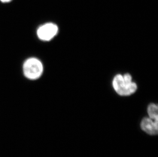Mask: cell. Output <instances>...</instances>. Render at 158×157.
Returning a JSON list of instances; mask_svg holds the SVG:
<instances>
[{
    "instance_id": "1",
    "label": "cell",
    "mask_w": 158,
    "mask_h": 157,
    "mask_svg": "<svg viewBox=\"0 0 158 157\" xmlns=\"http://www.w3.org/2000/svg\"><path fill=\"white\" fill-rule=\"evenodd\" d=\"M113 86L115 91L121 96H128L134 94L137 89V85L132 81L131 74H117L113 81Z\"/></svg>"
},
{
    "instance_id": "2",
    "label": "cell",
    "mask_w": 158,
    "mask_h": 157,
    "mask_svg": "<svg viewBox=\"0 0 158 157\" xmlns=\"http://www.w3.org/2000/svg\"><path fill=\"white\" fill-rule=\"evenodd\" d=\"M43 65L37 58L27 59L23 65V72L26 77L30 80H36L42 76L43 73Z\"/></svg>"
},
{
    "instance_id": "3",
    "label": "cell",
    "mask_w": 158,
    "mask_h": 157,
    "mask_svg": "<svg viewBox=\"0 0 158 157\" xmlns=\"http://www.w3.org/2000/svg\"><path fill=\"white\" fill-rule=\"evenodd\" d=\"M58 32V27L53 23H47L40 26L37 31V36L40 40L49 41Z\"/></svg>"
},
{
    "instance_id": "4",
    "label": "cell",
    "mask_w": 158,
    "mask_h": 157,
    "mask_svg": "<svg viewBox=\"0 0 158 157\" xmlns=\"http://www.w3.org/2000/svg\"><path fill=\"white\" fill-rule=\"evenodd\" d=\"M141 127L143 131L148 134L156 135L158 134V121L153 120L149 117H145L142 120Z\"/></svg>"
},
{
    "instance_id": "5",
    "label": "cell",
    "mask_w": 158,
    "mask_h": 157,
    "mask_svg": "<svg viewBox=\"0 0 158 157\" xmlns=\"http://www.w3.org/2000/svg\"><path fill=\"white\" fill-rule=\"evenodd\" d=\"M158 106L155 104H151L148 108V113L150 119L158 121Z\"/></svg>"
},
{
    "instance_id": "6",
    "label": "cell",
    "mask_w": 158,
    "mask_h": 157,
    "mask_svg": "<svg viewBox=\"0 0 158 157\" xmlns=\"http://www.w3.org/2000/svg\"><path fill=\"white\" fill-rule=\"evenodd\" d=\"M0 1L2 2H4V3H7V2H10L11 0H0Z\"/></svg>"
}]
</instances>
